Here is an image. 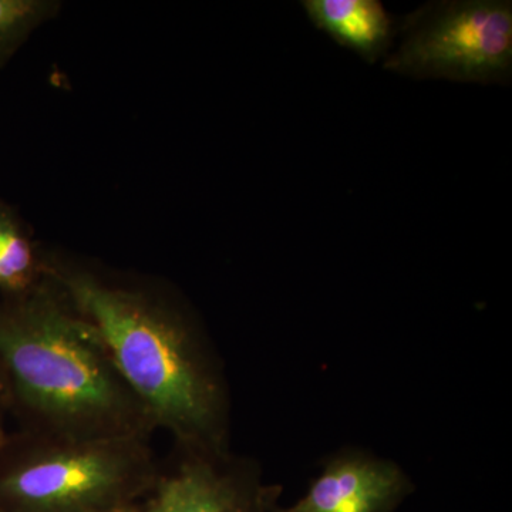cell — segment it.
I'll return each instance as SVG.
<instances>
[{"label": "cell", "instance_id": "1", "mask_svg": "<svg viewBox=\"0 0 512 512\" xmlns=\"http://www.w3.org/2000/svg\"><path fill=\"white\" fill-rule=\"evenodd\" d=\"M47 269L87 316L134 396L175 447L231 451V396L210 336L183 298L147 279L47 255Z\"/></svg>", "mask_w": 512, "mask_h": 512}, {"label": "cell", "instance_id": "10", "mask_svg": "<svg viewBox=\"0 0 512 512\" xmlns=\"http://www.w3.org/2000/svg\"><path fill=\"white\" fill-rule=\"evenodd\" d=\"M8 419L9 410L8 402H6L5 386H3L2 377H0V448L8 439Z\"/></svg>", "mask_w": 512, "mask_h": 512}, {"label": "cell", "instance_id": "4", "mask_svg": "<svg viewBox=\"0 0 512 512\" xmlns=\"http://www.w3.org/2000/svg\"><path fill=\"white\" fill-rule=\"evenodd\" d=\"M383 69L416 80L510 84L512 3L429 2L404 16Z\"/></svg>", "mask_w": 512, "mask_h": 512}, {"label": "cell", "instance_id": "2", "mask_svg": "<svg viewBox=\"0 0 512 512\" xmlns=\"http://www.w3.org/2000/svg\"><path fill=\"white\" fill-rule=\"evenodd\" d=\"M0 377L19 431L90 440L153 439L158 430L47 266L35 288L0 298Z\"/></svg>", "mask_w": 512, "mask_h": 512}, {"label": "cell", "instance_id": "7", "mask_svg": "<svg viewBox=\"0 0 512 512\" xmlns=\"http://www.w3.org/2000/svg\"><path fill=\"white\" fill-rule=\"evenodd\" d=\"M302 8L316 29L369 64L392 52L397 26L379 0H303Z\"/></svg>", "mask_w": 512, "mask_h": 512}, {"label": "cell", "instance_id": "11", "mask_svg": "<svg viewBox=\"0 0 512 512\" xmlns=\"http://www.w3.org/2000/svg\"><path fill=\"white\" fill-rule=\"evenodd\" d=\"M137 512H160V511L157 510L156 505L151 503L150 498H147V500L144 501V503L140 505V508H138Z\"/></svg>", "mask_w": 512, "mask_h": 512}, {"label": "cell", "instance_id": "6", "mask_svg": "<svg viewBox=\"0 0 512 512\" xmlns=\"http://www.w3.org/2000/svg\"><path fill=\"white\" fill-rule=\"evenodd\" d=\"M414 484L399 464L359 448H345L322 463L319 476L291 507L271 512H394Z\"/></svg>", "mask_w": 512, "mask_h": 512}, {"label": "cell", "instance_id": "8", "mask_svg": "<svg viewBox=\"0 0 512 512\" xmlns=\"http://www.w3.org/2000/svg\"><path fill=\"white\" fill-rule=\"evenodd\" d=\"M47 255L40 251L25 222L0 200V296L13 298L35 288L46 274Z\"/></svg>", "mask_w": 512, "mask_h": 512}, {"label": "cell", "instance_id": "5", "mask_svg": "<svg viewBox=\"0 0 512 512\" xmlns=\"http://www.w3.org/2000/svg\"><path fill=\"white\" fill-rule=\"evenodd\" d=\"M281 493L252 458L174 446L148 498L160 512H271Z\"/></svg>", "mask_w": 512, "mask_h": 512}, {"label": "cell", "instance_id": "9", "mask_svg": "<svg viewBox=\"0 0 512 512\" xmlns=\"http://www.w3.org/2000/svg\"><path fill=\"white\" fill-rule=\"evenodd\" d=\"M56 0H0V67L18 53L32 33L55 18Z\"/></svg>", "mask_w": 512, "mask_h": 512}, {"label": "cell", "instance_id": "3", "mask_svg": "<svg viewBox=\"0 0 512 512\" xmlns=\"http://www.w3.org/2000/svg\"><path fill=\"white\" fill-rule=\"evenodd\" d=\"M161 461L150 437L57 439L9 431L0 512H111L144 503Z\"/></svg>", "mask_w": 512, "mask_h": 512}, {"label": "cell", "instance_id": "12", "mask_svg": "<svg viewBox=\"0 0 512 512\" xmlns=\"http://www.w3.org/2000/svg\"><path fill=\"white\" fill-rule=\"evenodd\" d=\"M140 504L131 505V507L121 508V510L111 511V512H137L138 508H140Z\"/></svg>", "mask_w": 512, "mask_h": 512}]
</instances>
